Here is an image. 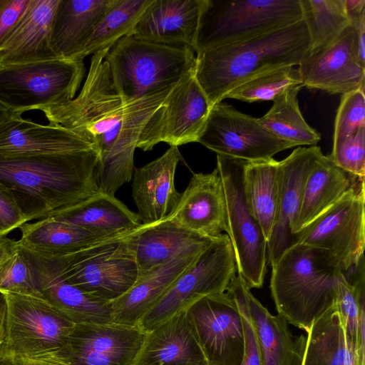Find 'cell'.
Wrapping results in <instances>:
<instances>
[{
  "label": "cell",
  "mask_w": 365,
  "mask_h": 365,
  "mask_svg": "<svg viewBox=\"0 0 365 365\" xmlns=\"http://www.w3.org/2000/svg\"><path fill=\"white\" fill-rule=\"evenodd\" d=\"M302 87L292 86L277 96L269 110L257 118L270 133L292 148L312 146L321 140L320 133L307 123L299 110L297 95Z\"/></svg>",
  "instance_id": "cell-35"
},
{
  "label": "cell",
  "mask_w": 365,
  "mask_h": 365,
  "mask_svg": "<svg viewBox=\"0 0 365 365\" xmlns=\"http://www.w3.org/2000/svg\"><path fill=\"white\" fill-rule=\"evenodd\" d=\"M166 217L207 237L217 238L226 232L225 197L217 168L210 173H193L176 207Z\"/></svg>",
  "instance_id": "cell-20"
},
{
  "label": "cell",
  "mask_w": 365,
  "mask_h": 365,
  "mask_svg": "<svg viewBox=\"0 0 365 365\" xmlns=\"http://www.w3.org/2000/svg\"><path fill=\"white\" fill-rule=\"evenodd\" d=\"M302 19L299 0H202L193 50L260 36Z\"/></svg>",
  "instance_id": "cell-6"
},
{
  "label": "cell",
  "mask_w": 365,
  "mask_h": 365,
  "mask_svg": "<svg viewBox=\"0 0 365 365\" xmlns=\"http://www.w3.org/2000/svg\"><path fill=\"white\" fill-rule=\"evenodd\" d=\"M94 148L28 156L0 155V183L26 221L53 217L99 192Z\"/></svg>",
  "instance_id": "cell-2"
},
{
  "label": "cell",
  "mask_w": 365,
  "mask_h": 365,
  "mask_svg": "<svg viewBox=\"0 0 365 365\" xmlns=\"http://www.w3.org/2000/svg\"><path fill=\"white\" fill-rule=\"evenodd\" d=\"M247 288L249 287L243 279L240 276H236L226 291L235 300L242 319L245 347L240 365H263L257 333L248 310Z\"/></svg>",
  "instance_id": "cell-41"
},
{
  "label": "cell",
  "mask_w": 365,
  "mask_h": 365,
  "mask_svg": "<svg viewBox=\"0 0 365 365\" xmlns=\"http://www.w3.org/2000/svg\"><path fill=\"white\" fill-rule=\"evenodd\" d=\"M309 48L304 21L196 55L195 78L211 106L249 78L273 68L299 66Z\"/></svg>",
  "instance_id": "cell-3"
},
{
  "label": "cell",
  "mask_w": 365,
  "mask_h": 365,
  "mask_svg": "<svg viewBox=\"0 0 365 365\" xmlns=\"http://www.w3.org/2000/svg\"><path fill=\"white\" fill-rule=\"evenodd\" d=\"M26 222L11 193L0 183V236L7 235Z\"/></svg>",
  "instance_id": "cell-43"
},
{
  "label": "cell",
  "mask_w": 365,
  "mask_h": 365,
  "mask_svg": "<svg viewBox=\"0 0 365 365\" xmlns=\"http://www.w3.org/2000/svg\"><path fill=\"white\" fill-rule=\"evenodd\" d=\"M135 230L58 257L66 279L103 302H111L124 294L138 278L133 243Z\"/></svg>",
  "instance_id": "cell-7"
},
{
  "label": "cell",
  "mask_w": 365,
  "mask_h": 365,
  "mask_svg": "<svg viewBox=\"0 0 365 365\" xmlns=\"http://www.w3.org/2000/svg\"><path fill=\"white\" fill-rule=\"evenodd\" d=\"M94 148L56 124L41 125L13 113L0 123V155L28 156L75 152Z\"/></svg>",
  "instance_id": "cell-23"
},
{
  "label": "cell",
  "mask_w": 365,
  "mask_h": 365,
  "mask_svg": "<svg viewBox=\"0 0 365 365\" xmlns=\"http://www.w3.org/2000/svg\"><path fill=\"white\" fill-rule=\"evenodd\" d=\"M12 114L13 113L0 104V123L10 118Z\"/></svg>",
  "instance_id": "cell-50"
},
{
  "label": "cell",
  "mask_w": 365,
  "mask_h": 365,
  "mask_svg": "<svg viewBox=\"0 0 365 365\" xmlns=\"http://www.w3.org/2000/svg\"><path fill=\"white\" fill-rule=\"evenodd\" d=\"M215 239L186 230L167 217L150 225L142 224L133 234L138 278L184 250Z\"/></svg>",
  "instance_id": "cell-29"
},
{
  "label": "cell",
  "mask_w": 365,
  "mask_h": 365,
  "mask_svg": "<svg viewBox=\"0 0 365 365\" xmlns=\"http://www.w3.org/2000/svg\"><path fill=\"white\" fill-rule=\"evenodd\" d=\"M362 128H365L364 88L342 95L334 122L333 148Z\"/></svg>",
  "instance_id": "cell-39"
},
{
  "label": "cell",
  "mask_w": 365,
  "mask_h": 365,
  "mask_svg": "<svg viewBox=\"0 0 365 365\" xmlns=\"http://www.w3.org/2000/svg\"><path fill=\"white\" fill-rule=\"evenodd\" d=\"M4 294L6 300L4 343L28 356L63 358L76 323L43 299Z\"/></svg>",
  "instance_id": "cell-11"
},
{
  "label": "cell",
  "mask_w": 365,
  "mask_h": 365,
  "mask_svg": "<svg viewBox=\"0 0 365 365\" xmlns=\"http://www.w3.org/2000/svg\"><path fill=\"white\" fill-rule=\"evenodd\" d=\"M364 180H361L325 212L295 234L294 244L326 250L345 274L364 256Z\"/></svg>",
  "instance_id": "cell-12"
},
{
  "label": "cell",
  "mask_w": 365,
  "mask_h": 365,
  "mask_svg": "<svg viewBox=\"0 0 365 365\" xmlns=\"http://www.w3.org/2000/svg\"><path fill=\"white\" fill-rule=\"evenodd\" d=\"M209 365H240L245 347L242 319L226 292L205 296L185 310Z\"/></svg>",
  "instance_id": "cell-15"
},
{
  "label": "cell",
  "mask_w": 365,
  "mask_h": 365,
  "mask_svg": "<svg viewBox=\"0 0 365 365\" xmlns=\"http://www.w3.org/2000/svg\"><path fill=\"white\" fill-rule=\"evenodd\" d=\"M306 332L300 365H365V354L347 335L336 302L317 317Z\"/></svg>",
  "instance_id": "cell-28"
},
{
  "label": "cell",
  "mask_w": 365,
  "mask_h": 365,
  "mask_svg": "<svg viewBox=\"0 0 365 365\" xmlns=\"http://www.w3.org/2000/svg\"><path fill=\"white\" fill-rule=\"evenodd\" d=\"M201 4L202 0H151L131 36L155 43L193 49Z\"/></svg>",
  "instance_id": "cell-22"
},
{
  "label": "cell",
  "mask_w": 365,
  "mask_h": 365,
  "mask_svg": "<svg viewBox=\"0 0 365 365\" xmlns=\"http://www.w3.org/2000/svg\"><path fill=\"white\" fill-rule=\"evenodd\" d=\"M59 0H31L22 18L0 46V67L52 60V20Z\"/></svg>",
  "instance_id": "cell-25"
},
{
  "label": "cell",
  "mask_w": 365,
  "mask_h": 365,
  "mask_svg": "<svg viewBox=\"0 0 365 365\" xmlns=\"http://www.w3.org/2000/svg\"><path fill=\"white\" fill-rule=\"evenodd\" d=\"M151 0H113L101 18L78 56L83 61L88 55L110 50L121 38L131 36L133 28Z\"/></svg>",
  "instance_id": "cell-36"
},
{
  "label": "cell",
  "mask_w": 365,
  "mask_h": 365,
  "mask_svg": "<svg viewBox=\"0 0 365 365\" xmlns=\"http://www.w3.org/2000/svg\"><path fill=\"white\" fill-rule=\"evenodd\" d=\"M278 167L279 161L271 158L246 161L244 168L245 193L267 242L277 212Z\"/></svg>",
  "instance_id": "cell-34"
},
{
  "label": "cell",
  "mask_w": 365,
  "mask_h": 365,
  "mask_svg": "<svg viewBox=\"0 0 365 365\" xmlns=\"http://www.w3.org/2000/svg\"><path fill=\"white\" fill-rule=\"evenodd\" d=\"M19 241L7 237L0 236V267L16 251Z\"/></svg>",
  "instance_id": "cell-47"
},
{
  "label": "cell",
  "mask_w": 365,
  "mask_h": 365,
  "mask_svg": "<svg viewBox=\"0 0 365 365\" xmlns=\"http://www.w3.org/2000/svg\"><path fill=\"white\" fill-rule=\"evenodd\" d=\"M195 71L173 88L142 131L137 148L148 151L161 142L177 148L197 142L212 106Z\"/></svg>",
  "instance_id": "cell-13"
},
{
  "label": "cell",
  "mask_w": 365,
  "mask_h": 365,
  "mask_svg": "<svg viewBox=\"0 0 365 365\" xmlns=\"http://www.w3.org/2000/svg\"><path fill=\"white\" fill-rule=\"evenodd\" d=\"M236 272L232 245L228 235L223 233L179 276L137 325L150 331L200 299L225 292Z\"/></svg>",
  "instance_id": "cell-10"
},
{
  "label": "cell",
  "mask_w": 365,
  "mask_h": 365,
  "mask_svg": "<svg viewBox=\"0 0 365 365\" xmlns=\"http://www.w3.org/2000/svg\"><path fill=\"white\" fill-rule=\"evenodd\" d=\"M0 292L45 299L36 287L29 262L19 245L14 254L0 267Z\"/></svg>",
  "instance_id": "cell-40"
},
{
  "label": "cell",
  "mask_w": 365,
  "mask_h": 365,
  "mask_svg": "<svg viewBox=\"0 0 365 365\" xmlns=\"http://www.w3.org/2000/svg\"><path fill=\"white\" fill-rule=\"evenodd\" d=\"M294 86H302L298 68L294 66L280 67L249 78L232 89L225 98L247 103L273 101L284 91Z\"/></svg>",
  "instance_id": "cell-38"
},
{
  "label": "cell",
  "mask_w": 365,
  "mask_h": 365,
  "mask_svg": "<svg viewBox=\"0 0 365 365\" xmlns=\"http://www.w3.org/2000/svg\"><path fill=\"white\" fill-rule=\"evenodd\" d=\"M20 247L46 301L76 324L112 322L110 302L96 299L68 282L58 257L41 256Z\"/></svg>",
  "instance_id": "cell-19"
},
{
  "label": "cell",
  "mask_w": 365,
  "mask_h": 365,
  "mask_svg": "<svg viewBox=\"0 0 365 365\" xmlns=\"http://www.w3.org/2000/svg\"><path fill=\"white\" fill-rule=\"evenodd\" d=\"M6 319V300L4 293L0 292V346L5 341Z\"/></svg>",
  "instance_id": "cell-49"
},
{
  "label": "cell",
  "mask_w": 365,
  "mask_h": 365,
  "mask_svg": "<svg viewBox=\"0 0 365 365\" xmlns=\"http://www.w3.org/2000/svg\"><path fill=\"white\" fill-rule=\"evenodd\" d=\"M309 37L308 53L332 43L349 25L345 0H299Z\"/></svg>",
  "instance_id": "cell-37"
},
{
  "label": "cell",
  "mask_w": 365,
  "mask_h": 365,
  "mask_svg": "<svg viewBox=\"0 0 365 365\" xmlns=\"http://www.w3.org/2000/svg\"><path fill=\"white\" fill-rule=\"evenodd\" d=\"M179 160L178 148L170 146L158 158L135 168L132 194L142 224L158 222L176 207L181 195L175 185Z\"/></svg>",
  "instance_id": "cell-24"
},
{
  "label": "cell",
  "mask_w": 365,
  "mask_h": 365,
  "mask_svg": "<svg viewBox=\"0 0 365 365\" xmlns=\"http://www.w3.org/2000/svg\"><path fill=\"white\" fill-rule=\"evenodd\" d=\"M84 73L83 61L63 58L0 67V104L22 114L72 100Z\"/></svg>",
  "instance_id": "cell-8"
},
{
  "label": "cell",
  "mask_w": 365,
  "mask_h": 365,
  "mask_svg": "<svg viewBox=\"0 0 365 365\" xmlns=\"http://www.w3.org/2000/svg\"><path fill=\"white\" fill-rule=\"evenodd\" d=\"M331 160L340 168L359 179L365 175V128L332 148Z\"/></svg>",
  "instance_id": "cell-42"
},
{
  "label": "cell",
  "mask_w": 365,
  "mask_h": 365,
  "mask_svg": "<svg viewBox=\"0 0 365 365\" xmlns=\"http://www.w3.org/2000/svg\"><path fill=\"white\" fill-rule=\"evenodd\" d=\"M361 180L364 179L344 171L322 153L306 180L293 236L325 212Z\"/></svg>",
  "instance_id": "cell-30"
},
{
  "label": "cell",
  "mask_w": 365,
  "mask_h": 365,
  "mask_svg": "<svg viewBox=\"0 0 365 365\" xmlns=\"http://www.w3.org/2000/svg\"><path fill=\"white\" fill-rule=\"evenodd\" d=\"M215 240L192 246L139 277L129 290L110 302L112 322L137 324L179 276L192 266Z\"/></svg>",
  "instance_id": "cell-21"
},
{
  "label": "cell",
  "mask_w": 365,
  "mask_h": 365,
  "mask_svg": "<svg viewBox=\"0 0 365 365\" xmlns=\"http://www.w3.org/2000/svg\"><path fill=\"white\" fill-rule=\"evenodd\" d=\"M146 335L137 324H76L63 358L74 365H135Z\"/></svg>",
  "instance_id": "cell-16"
},
{
  "label": "cell",
  "mask_w": 365,
  "mask_h": 365,
  "mask_svg": "<svg viewBox=\"0 0 365 365\" xmlns=\"http://www.w3.org/2000/svg\"><path fill=\"white\" fill-rule=\"evenodd\" d=\"M31 0H0V46L19 22Z\"/></svg>",
  "instance_id": "cell-44"
},
{
  "label": "cell",
  "mask_w": 365,
  "mask_h": 365,
  "mask_svg": "<svg viewBox=\"0 0 365 365\" xmlns=\"http://www.w3.org/2000/svg\"><path fill=\"white\" fill-rule=\"evenodd\" d=\"M113 1L59 0L50 34L56 58L79 61V53Z\"/></svg>",
  "instance_id": "cell-27"
},
{
  "label": "cell",
  "mask_w": 365,
  "mask_h": 365,
  "mask_svg": "<svg viewBox=\"0 0 365 365\" xmlns=\"http://www.w3.org/2000/svg\"><path fill=\"white\" fill-rule=\"evenodd\" d=\"M135 365H209L185 310L147 331Z\"/></svg>",
  "instance_id": "cell-26"
},
{
  "label": "cell",
  "mask_w": 365,
  "mask_h": 365,
  "mask_svg": "<svg viewBox=\"0 0 365 365\" xmlns=\"http://www.w3.org/2000/svg\"><path fill=\"white\" fill-rule=\"evenodd\" d=\"M109 50L93 55L77 97L41 107L49 123L60 125L91 144L99 155V191L115 195L130 181L140 135L173 87L143 98L126 100L114 90L105 60Z\"/></svg>",
  "instance_id": "cell-1"
},
{
  "label": "cell",
  "mask_w": 365,
  "mask_h": 365,
  "mask_svg": "<svg viewBox=\"0 0 365 365\" xmlns=\"http://www.w3.org/2000/svg\"><path fill=\"white\" fill-rule=\"evenodd\" d=\"M302 86L345 94L365 85V66L357 58L356 28L348 26L329 46L308 53L299 64Z\"/></svg>",
  "instance_id": "cell-17"
},
{
  "label": "cell",
  "mask_w": 365,
  "mask_h": 365,
  "mask_svg": "<svg viewBox=\"0 0 365 365\" xmlns=\"http://www.w3.org/2000/svg\"><path fill=\"white\" fill-rule=\"evenodd\" d=\"M105 60L115 91L126 100L172 88L196 66L190 47L159 44L133 36L118 41Z\"/></svg>",
  "instance_id": "cell-5"
},
{
  "label": "cell",
  "mask_w": 365,
  "mask_h": 365,
  "mask_svg": "<svg viewBox=\"0 0 365 365\" xmlns=\"http://www.w3.org/2000/svg\"><path fill=\"white\" fill-rule=\"evenodd\" d=\"M346 10L351 25L357 27L365 18V0H345Z\"/></svg>",
  "instance_id": "cell-46"
},
{
  "label": "cell",
  "mask_w": 365,
  "mask_h": 365,
  "mask_svg": "<svg viewBox=\"0 0 365 365\" xmlns=\"http://www.w3.org/2000/svg\"><path fill=\"white\" fill-rule=\"evenodd\" d=\"M52 217L104 236L125 233L142 225L138 214L115 195L100 191Z\"/></svg>",
  "instance_id": "cell-32"
},
{
  "label": "cell",
  "mask_w": 365,
  "mask_h": 365,
  "mask_svg": "<svg viewBox=\"0 0 365 365\" xmlns=\"http://www.w3.org/2000/svg\"><path fill=\"white\" fill-rule=\"evenodd\" d=\"M356 50L359 61L365 66V18L356 27Z\"/></svg>",
  "instance_id": "cell-48"
},
{
  "label": "cell",
  "mask_w": 365,
  "mask_h": 365,
  "mask_svg": "<svg viewBox=\"0 0 365 365\" xmlns=\"http://www.w3.org/2000/svg\"><path fill=\"white\" fill-rule=\"evenodd\" d=\"M320 147L298 148L279 161L278 204L275 222L267 241V262L272 267L294 244L293 229L299 212L304 185Z\"/></svg>",
  "instance_id": "cell-18"
},
{
  "label": "cell",
  "mask_w": 365,
  "mask_h": 365,
  "mask_svg": "<svg viewBox=\"0 0 365 365\" xmlns=\"http://www.w3.org/2000/svg\"><path fill=\"white\" fill-rule=\"evenodd\" d=\"M197 143L217 155L245 161L271 158L292 148L270 133L257 118L222 102L212 107Z\"/></svg>",
  "instance_id": "cell-14"
},
{
  "label": "cell",
  "mask_w": 365,
  "mask_h": 365,
  "mask_svg": "<svg viewBox=\"0 0 365 365\" xmlns=\"http://www.w3.org/2000/svg\"><path fill=\"white\" fill-rule=\"evenodd\" d=\"M245 160L217 155L226 204V234L235 253L238 276L248 287L260 288L267 262V242L244 187Z\"/></svg>",
  "instance_id": "cell-9"
},
{
  "label": "cell",
  "mask_w": 365,
  "mask_h": 365,
  "mask_svg": "<svg viewBox=\"0 0 365 365\" xmlns=\"http://www.w3.org/2000/svg\"><path fill=\"white\" fill-rule=\"evenodd\" d=\"M248 310L257 333L263 365H300L305 337L291 332L288 322L280 314H272L247 289Z\"/></svg>",
  "instance_id": "cell-31"
},
{
  "label": "cell",
  "mask_w": 365,
  "mask_h": 365,
  "mask_svg": "<svg viewBox=\"0 0 365 365\" xmlns=\"http://www.w3.org/2000/svg\"><path fill=\"white\" fill-rule=\"evenodd\" d=\"M0 365H74L59 357H31L20 354L6 344L0 346Z\"/></svg>",
  "instance_id": "cell-45"
},
{
  "label": "cell",
  "mask_w": 365,
  "mask_h": 365,
  "mask_svg": "<svg viewBox=\"0 0 365 365\" xmlns=\"http://www.w3.org/2000/svg\"><path fill=\"white\" fill-rule=\"evenodd\" d=\"M341 272L326 250L292 245L272 267L269 287L278 314L306 331L336 304Z\"/></svg>",
  "instance_id": "cell-4"
},
{
  "label": "cell",
  "mask_w": 365,
  "mask_h": 365,
  "mask_svg": "<svg viewBox=\"0 0 365 365\" xmlns=\"http://www.w3.org/2000/svg\"><path fill=\"white\" fill-rule=\"evenodd\" d=\"M20 246L44 257H63L110 236L92 232L52 217L24 223Z\"/></svg>",
  "instance_id": "cell-33"
}]
</instances>
